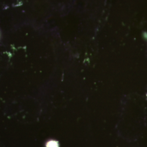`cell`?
Returning a JSON list of instances; mask_svg holds the SVG:
<instances>
[{
  "mask_svg": "<svg viewBox=\"0 0 147 147\" xmlns=\"http://www.w3.org/2000/svg\"><path fill=\"white\" fill-rule=\"evenodd\" d=\"M46 147H59V143L57 141H50L46 144Z\"/></svg>",
  "mask_w": 147,
  "mask_h": 147,
  "instance_id": "obj_1",
  "label": "cell"
}]
</instances>
